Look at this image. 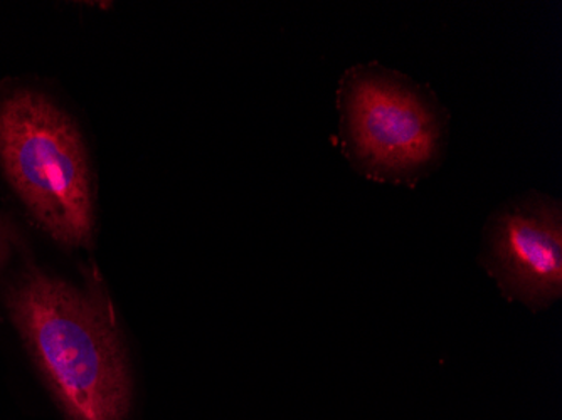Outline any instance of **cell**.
Wrapping results in <instances>:
<instances>
[{
	"instance_id": "1",
	"label": "cell",
	"mask_w": 562,
	"mask_h": 420,
	"mask_svg": "<svg viewBox=\"0 0 562 420\" xmlns=\"http://www.w3.org/2000/svg\"><path fill=\"white\" fill-rule=\"evenodd\" d=\"M9 308L71 420H125L131 402L125 355L97 295L31 271L9 295Z\"/></svg>"
},
{
	"instance_id": "3",
	"label": "cell",
	"mask_w": 562,
	"mask_h": 420,
	"mask_svg": "<svg viewBox=\"0 0 562 420\" xmlns=\"http://www.w3.org/2000/svg\"><path fill=\"white\" fill-rule=\"evenodd\" d=\"M0 167L24 207L68 248L93 236V180L83 138L49 98L18 90L0 103Z\"/></svg>"
},
{
	"instance_id": "2",
	"label": "cell",
	"mask_w": 562,
	"mask_h": 420,
	"mask_svg": "<svg viewBox=\"0 0 562 420\" xmlns=\"http://www.w3.org/2000/svg\"><path fill=\"white\" fill-rule=\"evenodd\" d=\"M339 145L359 175L415 188L447 157L450 113L426 84L379 63L347 69L337 87Z\"/></svg>"
},
{
	"instance_id": "4",
	"label": "cell",
	"mask_w": 562,
	"mask_h": 420,
	"mask_svg": "<svg viewBox=\"0 0 562 420\" xmlns=\"http://www.w3.org/2000/svg\"><path fill=\"white\" fill-rule=\"evenodd\" d=\"M479 264L502 296L539 313L562 296V205L546 192L507 198L483 226Z\"/></svg>"
}]
</instances>
